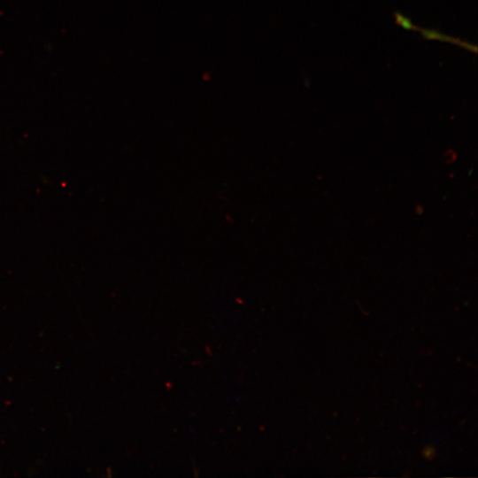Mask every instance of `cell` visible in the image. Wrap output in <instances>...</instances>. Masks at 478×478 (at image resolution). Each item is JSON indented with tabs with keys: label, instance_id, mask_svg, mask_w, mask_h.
Instances as JSON below:
<instances>
[{
	"label": "cell",
	"instance_id": "cell-1",
	"mask_svg": "<svg viewBox=\"0 0 478 478\" xmlns=\"http://www.w3.org/2000/svg\"><path fill=\"white\" fill-rule=\"evenodd\" d=\"M418 31L420 33L421 36L425 40H436V41H440V42H451V43H453V44H457V45H459L460 47H463L466 50H471L474 53L477 52L476 45H474V44L472 45V44H470V43H468L466 42L462 41L459 38L453 37V36H451V35H447L443 34L442 32H440L438 30L419 27Z\"/></svg>",
	"mask_w": 478,
	"mask_h": 478
},
{
	"label": "cell",
	"instance_id": "cell-2",
	"mask_svg": "<svg viewBox=\"0 0 478 478\" xmlns=\"http://www.w3.org/2000/svg\"><path fill=\"white\" fill-rule=\"evenodd\" d=\"M395 22L397 25L400 26L404 29L418 31L419 27L415 26L412 21L406 16L403 15L400 12L394 13Z\"/></svg>",
	"mask_w": 478,
	"mask_h": 478
}]
</instances>
